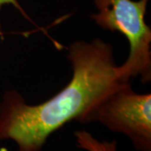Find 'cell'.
Here are the masks:
<instances>
[{"label": "cell", "instance_id": "3957f363", "mask_svg": "<svg viewBox=\"0 0 151 151\" xmlns=\"http://www.w3.org/2000/svg\"><path fill=\"white\" fill-rule=\"evenodd\" d=\"M92 122L126 135L138 151H151V94L136 93L129 82L98 103L89 117Z\"/></svg>", "mask_w": 151, "mask_h": 151}, {"label": "cell", "instance_id": "7a4b0ae2", "mask_svg": "<svg viewBox=\"0 0 151 151\" xmlns=\"http://www.w3.org/2000/svg\"><path fill=\"white\" fill-rule=\"evenodd\" d=\"M150 0H93L97 13L91 15L99 27L127 38L129 54L120 70L124 81L139 77L151 81V29L145 16Z\"/></svg>", "mask_w": 151, "mask_h": 151}, {"label": "cell", "instance_id": "6da1fadb", "mask_svg": "<svg viewBox=\"0 0 151 151\" xmlns=\"http://www.w3.org/2000/svg\"><path fill=\"white\" fill-rule=\"evenodd\" d=\"M73 74L70 82L44 103L29 105L15 90L0 103V141H14L18 151H40L50 135L70 121L89 124V117L124 81L113 46L101 39L78 40L68 48Z\"/></svg>", "mask_w": 151, "mask_h": 151}, {"label": "cell", "instance_id": "277c9868", "mask_svg": "<svg viewBox=\"0 0 151 151\" xmlns=\"http://www.w3.org/2000/svg\"><path fill=\"white\" fill-rule=\"evenodd\" d=\"M76 146L86 151H117V141L98 140L86 130L74 133Z\"/></svg>", "mask_w": 151, "mask_h": 151}, {"label": "cell", "instance_id": "5b68a950", "mask_svg": "<svg viewBox=\"0 0 151 151\" xmlns=\"http://www.w3.org/2000/svg\"><path fill=\"white\" fill-rule=\"evenodd\" d=\"M6 4H11V5L14 6L16 9H18V10L21 13L22 15L24 17L25 19H27L28 20H29L31 23H33L32 19H31L28 16V14H26V12L23 9V8H22L21 5L19 4V3L18 2V0H0V12H1V10H2L3 6L6 5Z\"/></svg>", "mask_w": 151, "mask_h": 151}]
</instances>
